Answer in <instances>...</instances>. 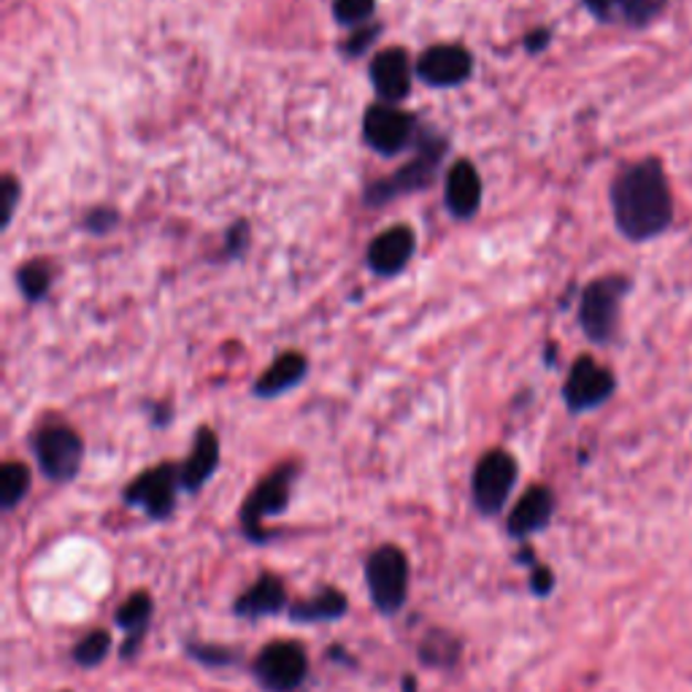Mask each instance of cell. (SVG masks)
I'll return each instance as SVG.
<instances>
[{"instance_id":"6da1fadb","label":"cell","mask_w":692,"mask_h":692,"mask_svg":"<svg viewBox=\"0 0 692 692\" xmlns=\"http://www.w3.org/2000/svg\"><path fill=\"white\" fill-rule=\"evenodd\" d=\"M611 209L619 233L630 241H647L671 224L673 198L668 176L658 160L625 168L611 187Z\"/></svg>"},{"instance_id":"7a4b0ae2","label":"cell","mask_w":692,"mask_h":692,"mask_svg":"<svg viewBox=\"0 0 692 692\" xmlns=\"http://www.w3.org/2000/svg\"><path fill=\"white\" fill-rule=\"evenodd\" d=\"M368 590L381 615H398L409 595V560L398 546H379L366 563Z\"/></svg>"},{"instance_id":"3957f363","label":"cell","mask_w":692,"mask_h":692,"mask_svg":"<svg viewBox=\"0 0 692 692\" xmlns=\"http://www.w3.org/2000/svg\"><path fill=\"white\" fill-rule=\"evenodd\" d=\"M514 482H517V460L512 458L503 449H493V452L484 454L482 460L473 469L471 479V495L473 506L484 514V517H493L506 506V497L512 495Z\"/></svg>"},{"instance_id":"277c9868","label":"cell","mask_w":692,"mask_h":692,"mask_svg":"<svg viewBox=\"0 0 692 692\" xmlns=\"http://www.w3.org/2000/svg\"><path fill=\"white\" fill-rule=\"evenodd\" d=\"M625 290H628L625 279L606 276L593 282L585 290V295H581L579 322L585 327L587 338H593L595 344H606L615 336L619 301H622Z\"/></svg>"},{"instance_id":"5b68a950","label":"cell","mask_w":692,"mask_h":692,"mask_svg":"<svg viewBox=\"0 0 692 692\" xmlns=\"http://www.w3.org/2000/svg\"><path fill=\"white\" fill-rule=\"evenodd\" d=\"M308 673L306 649L297 641H273L260 652L254 677L271 692H293Z\"/></svg>"},{"instance_id":"8992f818","label":"cell","mask_w":692,"mask_h":692,"mask_svg":"<svg viewBox=\"0 0 692 692\" xmlns=\"http://www.w3.org/2000/svg\"><path fill=\"white\" fill-rule=\"evenodd\" d=\"M35 458L41 471L52 482H71L84 458L82 439L71 428H46L35 439Z\"/></svg>"},{"instance_id":"52a82bcc","label":"cell","mask_w":692,"mask_h":692,"mask_svg":"<svg viewBox=\"0 0 692 692\" xmlns=\"http://www.w3.org/2000/svg\"><path fill=\"white\" fill-rule=\"evenodd\" d=\"M295 469L293 465H284V469L273 471L265 482H260L252 490V495L247 497L244 508H241V522H244V531L252 538H263V525L265 517L273 514H282L290 503V490H293Z\"/></svg>"},{"instance_id":"ba28073f","label":"cell","mask_w":692,"mask_h":692,"mask_svg":"<svg viewBox=\"0 0 692 692\" xmlns=\"http://www.w3.org/2000/svg\"><path fill=\"white\" fill-rule=\"evenodd\" d=\"M611 392H615V376L609 368L598 366L593 357H579L570 368L566 387H563V398L576 415L598 409L600 403L611 398Z\"/></svg>"},{"instance_id":"9c48e42d","label":"cell","mask_w":692,"mask_h":692,"mask_svg":"<svg viewBox=\"0 0 692 692\" xmlns=\"http://www.w3.org/2000/svg\"><path fill=\"white\" fill-rule=\"evenodd\" d=\"M441 155H444V144L441 141H424L420 147V155L411 166H406L403 171H398L392 179H381L376 181L371 190L366 192V200L371 206H381L385 200L403 196V192L411 190H422V187L430 185V179L436 176V168H439Z\"/></svg>"},{"instance_id":"30bf717a","label":"cell","mask_w":692,"mask_h":692,"mask_svg":"<svg viewBox=\"0 0 692 692\" xmlns=\"http://www.w3.org/2000/svg\"><path fill=\"white\" fill-rule=\"evenodd\" d=\"M411 130L415 123L406 112L392 106V103H376L366 112L363 119V138L371 149L379 155H398L400 149H406V144L411 141Z\"/></svg>"},{"instance_id":"8fae6325","label":"cell","mask_w":692,"mask_h":692,"mask_svg":"<svg viewBox=\"0 0 692 692\" xmlns=\"http://www.w3.org/2000/svg\"><path fill=\"white\" fill-rule=\"evenodd\" d=\"M176 482L179 476L174 465H157V469L144 471L125 490V501L130 506H141L151 520H166L176 508Z\"/></svg>"},{"instance_id":"7c38bea8","label":"cell","mask_w":692,"mask_h":692,"mask_svg":"<svg viewBox=\"0 0 692 692\" xmlns=\"http://www.w3.org/2000/svg\"><path fill=\"white\" fill-rule=\"evenodd\" d=\"M473 60L469 50L454 44H441L430 46L422 52L420 63H417V74L424 84H433V87H454V84H463L471 76Z\"/></svg>"},{"instance_id":"4fadbf2b","label":"cell","mask_w":692,"mask_h":692,"mask_svg":"<svg viewBox=\"0 0 692 692\" xmlns=\"http://www.w3.org/2000/svg\"><path fill=\"white\" fill-rule=\"evenodd\" d=\"M371 82L379 98L385 103H398L409 95L411 65L400 46L379 52L371 63Z\"/></svg>"},{"instance_id":"5bb4252c","label":"cell","mask_w":692,"mask_h":692,"mask_svg":"<svg viewBox=\"0 0 692 692\" xmlns=\"http://www.w3.org/2000/svg\"><path fill=\"white\" fill-rule=\"evenodd\" d=\"M411 254H415V233L406 224H396V228L376 235L374 244L368 247V265L379 276H392L409 263Z\"/></svg>"},{"instance_id":"9a60e30c","label":"cell","mask_w":692,"mask_h":692,"mask_svg":"<svg viewBox=\"0 0 692 692\" xmlns=\"http://www.w3.org/2000/svg\"><path fill=\"white\" fill-rule=\"evenodd\" d=\"M552 514H555V493L549 487L536 484V487H531L520 497L517 506L508 514V533L514 538L533 536V533L544 531L549 525Z\"/></svg>"},{"instance_id":"2e32d148","label":"cell","mask_w":692,"mask_h":692,"mask_svg":"<svg viewBox=\"0 0 692 692\" xmlns=\"http://www.w3.org/2000/svg\"><path fill=\"white\" fill-rule=\"evenodd\" d=\"M444 200L449 211L454 217H460V220H469V217L479 211V203H482V181H479L476 168L469 160H460L449 168Z\"/></svg>"},{"instance_id":"e0dca14e","label":"cell","mask_w":692,"mask_h":692,"mask_svg":"<svg viewBox=\"0 0 692 692\" xmlns=\"http://www.w3.org/2000/svg\"><path fill=\"white\" fill-rule=\"evenodd\" d=\"M220 465V439H217L214 430L200 428L196 436V447H192L190 458L181 465L179 482L185 484V490L196 493L211 479V473Z\"/></svg>"},{"instance_id":"ac0fdd59","label":"cell","mask_w":692,"mask_h":692,"mask_svg":"<svg viewBox=\"0 0 692 692\" xmlns=\"http://www.w3.org/2000/svg\"><path fill=\"white\" fill-rule=\"evenodd\" d=\"M284 604H287V593H284L282 579L265 574V576H260V579L254 581V585L249 587L239 600H235V615L252 617V619L269 617V615H276V611H282Z\"/></svg>"},{"instance_id":"d6986e66","label":"cell","mask_w":692,"mask_h":692,"mask_svg":"<svg viewBox=\"0 0 692 692\" xmlns=\"http://www.w3.org/2000/svg\"><path fill=\"white\" fill-rule=\"evenodd\" d=\"M585 6L604 22L647 25L663 11L665 0H585Z\"/></svg>"},{"instance_id":"ffe728a7","label":"cell","mask_w":692,"mask_h":692,"mask_svg":"<svg viewBox=\"0 0 692 692\" xmlns=\"http://www.w3.org/2000/svg\"><path fill=\"white\" fill-rule=\"evenodd\" d=\"M308 371L306 357L297 355V352H287V355L276 357V363L258 379L254 385V396L260 398H276L282 392L293 390L295 385H301L303 376Z\"/></svg>"},{"instance_id":"44dd1931","label":"cell","mask_w":692,"mask_h":692,"mask_svg":"<svg viewBox=\"0 0 692 692\" xmlns=\"http://www.w3.org/2000/svg\"><path fill=\"white\" fill-rule=\"evenodd\" d=\"M346 615V598L336 587H325L312 600H303L290 609V617L295 622H327V619H338Z\"/></svg>"},{"instance_id":"7402d4cb","label":"cell","mask_w":692,"mask_h":692,"mask_svg":"<svg viewBox=\"0 0 692 692\" xmlns=\"http://www.w3.org/2000/svg\"><path fill=\"white\" fill-rule=\"evenodd\" d=\"M30 493V471L25 463H6L0 469V506L11 512Z\"/></svg>"},{"instance_id":"603a6c76","label":"cell","mask_w":692,"mask_h":692,"mask_svg":"<svg viewBox=\"0 0 692 692\" xmlns=\"http://www.w3.org/2000/svg\"><path fill=\"white\" fill-rule=\"evenodd\" d=\"M151 617V598L147 593H133L130 598L119 606L117 611V625L125 628L127 633H133V639L138 641V636L144 633Z\"/></svg>"},{"instance_id":"cb8c5ba5","label":"cell","mask_w":692,"mask_h":692,"mask_svg":"<svg viewBox=\"0 0 692 692\" xmlns=\"http://www.w3.org/2000/svg\"><path fill=\"white\" fill-rule=\"evenodd\" d=\"M460 643L454 636L444 633V630H433V633H428V639L422 641L420 647V658L422 663L428 665H452L454 660H458V652H460Z\"/></svg>"},{"instance_id":"d4e9b609","label":"cell","mask_w":692,"mask_h":692,"mask_svg":"<svg viewBox=\"0 0 692 692\" xmlns=\"http://www.w3.org/2000/svg\"><path fill=\"white\" fill-rule=\"evenodd\" d=\"M17 282H20L22 295H25L28 301H41V297L50 293V284H52L50 265L41 263V260L22 265L20 273H17Z\"/></svg>"},{"instance_id":"484cf974","label":"cell","mask_w":692,"mask_h":692,"mask_svg":"<svg viewBox=\"0 0 692 692\" xmlns=\"http://www.w3.org/2000/svg\"><path fill=\"white\" fill-rule=\"evenodd\" d=\"M108 649H112V636H108L106 630H93V633H87L76 643L74 660L84 668L101 665L103 660H106Z\"/></svg>"},{"instance_id":"4316f807","label":"cell","mask_w":692,"mask_h":692,"mask_svg":"<svg viewBox=\"0 0 692 692\" xmlns=\"http://www.w3.org/2000/svg\"><path fill=\"white\" fill-rule=\"evenodd\" d=\"M376 0H336L333 3V14L342 25H360V22L371 20Z\"/></svg>"},{"instance_id":"83f0119b","label":"cell","mask_w":692,"mask_h":692,"mask_svg":"<svg viewBox=\"0 0 692 692\" xmlns=\"http://www.w3.org/2000/svg\"><path fill=\"white\" fill-rule=\"evenodd\" d=\"M531 587L536 595H549L552 590H555V576H552V570L546 566H533V576H531Z\"/></svg>"},{"instance_id":"f1b7e54d","label":"cell","mask_w":692,"mask_h":692,"mask_svg":"<svg viewBox=\"0 0 692 692\" xmlns=\"http://www.w3.org/2000/svg\"><path fill=\"white\" fill-rule=\"evenodd\" d=\"M17 200H20V185H17V179H11V176H6V185H3L6 224L11 222V214H14V209H17Z\"/></svg>"},{"instance_id":"f546056e","label":"cell","mask_w":692,"mask_h":692,"mask_svg":"<svg viewBox=\"0 0 692 692\" xmlns=\"http://www.w3.org/2000/svg\"><path fill=\"white\" fill-rule=\"evenodd\" d=\"M192 654H198L200 660H203V663H230V654L228 652H222L220 647H192Z\"/></svg>"},{"instance_id":"4dcf8cb0","label":"cell","mask_w":692,"mask_h":692,"mask_svg":"<svg viewBox=\"0 0 692 692\" xmlns=\"http://www.w3.org/2000/svg\"><path fill=\"white\" fill-rule=\"evenodd\" d=\"M374 39H376V28H371V30H360V33H357L355 39H352L349 44L344 46V50L349 52L352 57H357V54H363V50H366V46L371 44Z\"/></svg>"},{"instance_id":"1f68e13d","label":"cell","mask_w":692,"mask_h":692,"mask_svg":"<svg viewBox=\"0 0 692 692\" xmlns=\"http://www.w3.org/2000/svg\"><path fill=\"white\" fill-rule=\"evenodd\" d=\"M546 41H549V33H546V30H536V33H533L531 39H527V50H531V52L544 50Z\"/></svg>"}]
</instances>
